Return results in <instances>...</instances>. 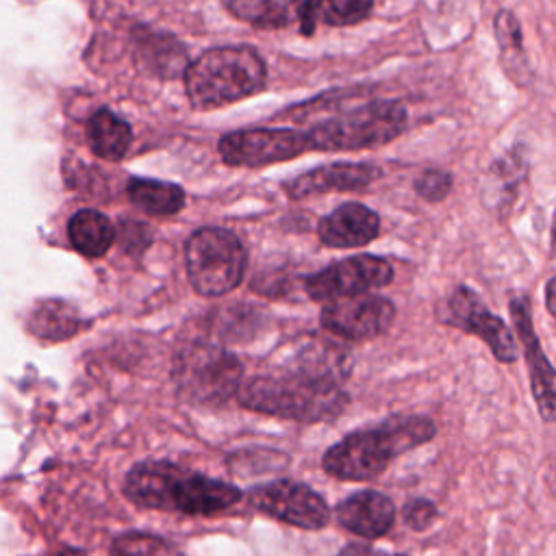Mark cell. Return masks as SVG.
Wrapping results in <instances>:
<instances>
[{
  "label": "cell",
  "mask_w": 556,
  "mask_h": 556,
  "mask_svg": "<svg viewBox=\"0 0 556 556\" xmlns=\"http://www.w3.org/2000/svg\"><path fill=\"white\" fill-rule=\"evenodd\" d=\"M348 374L350 363L332 345L306 348L295 356L293 365L243 380L237 400L243 408L261 415L302 424L330 421L350 402L343 389Z\"/></svg>",
  "instance_id": "cell-1"
},
{
  "label": "cell",
  "mask_w": 556,
  "mask_h": 556,
  "mask_svg": "<svg viewBox=\"0 0 556 556\" xmlns=\"http://www.w3.org/2000/svg\"><path fill=\"white\" fill-rule=\"evenodd\" d=\"M434 434L437 424L428 415H391L332 443L321 456V469L343 482H367L384 473L397 456L432 441Z\"/></svg>",
  "instance_id": "cell-2"
},
{
  "label": "cell",
  "mask_w": 556,
  "mask_h": 556,
  "mask_svg": "<svg viewBox=\"0 0 556 556\" xmlns=\"http://www.w3.org/2000/svg\"><path fill=\"white\" fill-rule=\"evenodd\" d=\"M267 65L250 46H222L202 52L185 70V91L195 109H217L265 87Z\"/></svg>",
  "instance_id": "cell-3"
},
{
  "label": "cell",
  "mask_w": 556,
  "mask_h": 556,
  "mask_svg": "<svg viewBox=\"0 0 556 556\" xmlns=\"http://www.w3.org/2000/svg\"><path fill=\"white\" fill-rule=\"evenodd\" d=\"M406 109L395 100H374L313 124L306 132L311 150H363L393 141L406 128Z\"/></svg>",
  "instance_id": "cell-4"
},
{
  "label": "cell",
  "mask_w": 556,
  "mask_h": 556,
  "mask_svg": "<svg viewBox=\"0 0 556 556\" xmlns=\"http://www.w3.org/2000/svg\"><path fill=\"white\" fill-rule=\"evenodd\" d=\"M176 393L193 406H222L243 384L241 361L217 345H191L180 352L172 367Z\"/></svg>",
  "instance_id": "cell-5"
},
{
  "label": "cell",
  "mask_w": 556,
  "mask_h": 556,
  "mask_svg": "<svg viewBox=\"0 0 556 556\" xmlns=\"http://www.w3.org/2000/svg\"><path fill=\"white\" fill-rule=\"evenodd\" d=\"M185 265L193 291L204 298H217L243 280L248 252L235 232L204 226L187 239Z\"/></svg>",
  "instance_id": "cell-6"
},
{
  "label": "cell",
  "mask_w": 556,
  "mask_h": 556,
  "mask_svg": "<svg viewBox=\"0 0 556 556\" xmlns=\"http://www.w3.org/2000/svg\"><path fill=\"white\" fill-rule=\"evenodd\" d=\"M252 510L302 530H321L330 523L328 502L308 484L278 478L252 486L245 493Z\"/></svg>",
  "instance_id": "cell-7"
},
{
  "label": "cell",
  "mask_w": 556,
  "mask_h": 556,
  "mask_svg": "<svg viewBox=\"0 0 556 556\" xmlns=\"http://www.w3.org/2000/svg\"><path fill=\"white\" fill-rule=\"evenodd\" d=\"M224 163L235 167H265L280 161H291L306 150L308 137L293 128H248L222 135L217 143Z\"/></svg>",
  "instance_id": "cell-8"
},
{
  "label": "cell",
  "mask_w": 556,
  "mask_h": 556,
  "mask_svg": "<svg viewBox=\"0 0 556 556\" xmlns=\"http://www.w3.org/2000/svg\"><path fill=\"white\" fill-rule=\"evenodd\" d=\"M393 280V267L387 258L358 254L330 263L321 271L306 278V293L319 302L363 295Z\"/></svg>",
  "instance_id": "cell-9"
},
{
  "label": "cell",
  "mask_w": 556,
  "mask_h": 556,
  "mask_svg": "<svg viewBox=\"0 0 556 556\" xmlns=\"http://www.w3.org/2000/svg\"><path fill=\"white\" fill-rule=\"evenodd\" d=\"M395 319V306L380 295H352L326 302L319 324L326 332L345 341H369L384 334Z\"/></svg>",
  "instance_id": "cell-10"
},
{
  "label": "cell",
  "mask_w": 556,
  "mask_h": 556,
  "mask_svg": "<svg viewBox=\"0 0 556 556\" xmlns=\"http://www.w3.org/2000/svg\"><path fill=\"white\" fill-rule=\"evenodd\" d=\"M445 324H452L469 334L480 337L500 363H515L519 356L517 341L508 326L484 306L476 291H471L465 285L452 291L447 300Z\"/></svg>",
  "instance_id": "cell-11"
},
{
  "label": "cell",
  "mask_w": 556,
  "mask_h": 556,
  "mask_svg": "<svg viewBox=\"0 0 556 556\" xmlns=\"http://www.w3.org/2000/svg\"><path fill=\"white\" fill-rule=\"evenodd\" d=\"M510 315L517 328V337L523 345L528 374H530V389H532V397L536 402L539 415L543 421L554 424L556 421V369L541 350L539 337L532 326V313H530L528 300L521 295L510 298Z\"/></svg>",
  "instance_id": "cell-12"
},
{
  "label": "cell",
  "mask_w": 556,
  "mask_h": 556,
  "mask_svg": "<svg viewBox=\"0 0 556 556\" xmlns=\"http://www.w3.org/2000/svg\"><path fill=\"white\" fill-rule=\"evenodd\" d=\"M241 497V489L232 482L180 469L172 491V513L189 517H211L235 506Z\"/></svg>",
  "instance_id": "cell-13"
},
{
  "label": "cell",
  "mask_w": 556,
  "mask_h": 556,
  "mask_svg": "<svg viewBox=\"0 0 556 556\" xmlns=\"http://www.w3.org/2000/svg\"><path fill=\"white\" fill-rule=\"evenodd\" d=\"M382 176V169L371 163H330L298 174L285 182L291 200H304L328 191H361Z\"/></svg>",
  "instance_id": "cell-14"
},
{
  "label": "cell",
  "mask_w": 556,
  "mask_h": 556,
  "mask_svg": "<svg viewBox=\"0 0 556 556\" xmlns=\"http://www.w3.org/2000/svg\"><path fill=\"white\" fill-rule=\"evenodd\" d=\"M395 504L389 495L374 491V489H361L348 497H343L334 506V517L339 526L354 536L361 539H380L387 532H391L395 523Z\"/></svg>",
  "instance_id": "cell-15"
},
{
  "label": "cell",
  "mask_w": 556,
  "mask_h": 556,
  "mask_svg": "<svg viewBox=\"0 0 556 556\" xmlns=\"http://www.w3.org/2000/svg\"><path fill=\"white\" fill-rule=\"evenodd\" d=\"M180 469L172 460H139L126 471L122 493L135 506L172 513V491Z\"/></svg>",
  "instance_id": "cell-16"
},
{
  "label": "cell",
  "mask_w": 556,
  "mask_h": 556,
  "mask_svg": "<svg viewBox=\"0 0 556 556\" xmlns=\"http://www.w3.org/2000/svg\"><path fill=\"white\" fill-rule=\"evenodd\" d=\"M317 232L330 248H361L378 237L380 217L365 204L348 202L321 217Z\"/></svg>",
  "instance_id": "cell-17"
},
{
  "label": "cell",
  "mask_w": 556,
  "mask_h": 556,
  "mask_svg": "<svg viewBox=\"0 0 556 556\" xmlns=\"http://www.w3.org/2000/svg\"><path fill=\"white\" fill-rule=\"evenodd\" d=\"M87 326L80 311L61 298L37 300L26 315V330L41 341H67Z\"/></svg>",
  "instance_id": "cell-18"
},
{
  "label": "cell",
  "mask_w": 556,
  "mask_h": 556,
  "mask_svg": "<svg viewBox=\"0 0 556 556\" xmlns=\"http://www.w3.org/2000/svg\"><path fill=\"white\" fill-rule=\"evenodd\" d=\"M374 0H302L298 24L302 35H313L317 24L352 26L369 17Z\"/></svg>",
  "instance_id": "cell-19"
},
{
  "label": "cell",
  "mask_w": 556,
  "mask_h": 556,
  "mask_svg": "<svg viewBox=\"0 0 556 556\" xmlns=\"http://www.w3.org/2000/svg\"><path fill=\"white\" fill-rule=\"evenodd\" d=\"M67 237L76 252L89 258H100L115 241V226L104 213L80 208L67 222Z\"/></svg>",
  "instance_id": "cell-20"
},
{
  "label": "cell",
  "mask_w": 556,
  "mask_h": 556,
  "mask_svg": "<svg viewBox=\"0 0 556 556\" xmlns=\"http://www.w3.org/2000/svg\"><path fill=\"white\" fill-rule=\"evenodd\" d=\"M87 143L91 152L104 161H122L132 143L128 122L109 109L96 111L87 122Z\"/></svg>",
  "instance_id": "cell-21"
},
{
  "label": "cell",
  "mask_w": 556,
  "mask_h": 556,
  "mask_svg": "<svg viewBox=\"0 0 556 556\" xmlns=\"http://www.w3.org/2000/svg\"><path fill=\"white\" fill-rule=\"evenodd\" d=\"M222 4L254 28H285L298 20L302 0H222Z\"/></svg>",
  "instance_id": "cell-22"
},
{
  "label": "cell",
  "mask_w": 556,
  "mask_h": 556,
  "mask_svg": "<svg viewBox=\"0 0 556 556\" xmlns=\"http://www.w3.org/2000/svg\"><path fill=\"white\" fill-rule=\"evenodd\" d=\"M126 193L137 208L156 217L176 215L185 206V191L178 185L165 180L130 178Z\"/></svg>",
  "instance_id": "cell-23"
},
{
  "label": "cell",
  "mask_w": 556,
  "mask_h": 556,
  "mask_svg": "<svg viewBox=\"0 0 556 556\" xmlns=\"http://www.w3.org/2000/svg\"><path fill=\"white\" fill-rule=\"evenodd\" d=\"M493 28H495V37H497L500 54H502V65H504L506 74L517 85H526L530 80L532 72H530L528 56H526V50H523L521 26H519L517 15L508 9H502L493 20Z\"/></svg>",
  "instance_id": "cell-24"
},
{
  "label": "cell",
  "mask_w": 556,
  "mask_h": 556,
  "mask_svg": "<svg viewBox=\"0 0 556 556\" xmlns=\"http://www.w3.org/2000/svg\"><path fill=\"white\" fill-rule=\"evenodd\" d=\"M109 554L111 556H185L174 541L161 534L143 532V530H126L117 534L109 545Z\"/></svg>",
  "instance_id": "cell-25"
},
{
  "label": "cell",
  "mask_w": 556,
  "mask_h": 556,
  "mask_svg": "<svg viewBox=\"0 0 556 556\" xmlns=\"http://www.w3.org/2000/svg\"><path fill=\"white\" fill-rule=\"evenodd\" d=\"M437 517H439V508L428 497H410L402 506V521L406 528L415 532L428 530L437 521Z\"/></svg>",
  "instance_id": "cell-26"
},
{
  "label": "cell",
  "mask_w": 556,
  "mask_h": 556,
  "mask_svg": "<svg viewBox=\"0 0 556 556\" xmlns=\"http://www.w3.org/2000/svg\"><path fill=\"white\" fill-rule=\"evenodd\" d=\"M415 191L428 202H439L452 191V176L443 169H426L415 180Z\"/></svg>",
  "instance_id": "cell-27"
},
{
  "label": "cell",
  "mask_w": 556,
  "mask_h": 556,
  "mask_svg": "<svg viewBox=\"0 0 556 556\" xmlns=\"http://www.w3.org/2000/svg\"><path fill=\"white\" fill-rule=\"evenodd\" d=\"M337 556H380V549L356 541V543H348L345 547H341Z\"/></svg>",
  "instance_id": "cell-28"
},
{
  "label": "cell",
  "mask_w": 556,
  "mask_h": 556,
  "mask_svg": "<svg viewBox=\"0 0 556 556\" xmlns=\"http://www.w3.org/2000/svg\"><path fill=\"white\" fill-rule=\"evenodd\" d=\"M545 306L552 313V317L556 319V276L549 278L545 285Z\"/></svg>",
  "instance_id": "cell-29"
},
{
  "label": "cell",
  "mask_w": 556,
  "mask_h": 556,
  "mask_svg": "<svg viewBox=\"0 0 556 556\" xmlns=\"http://www.w3.org/2000/svg\"><path fill=\"white\" fill-rule=\"evenodd\" d=\"M50 556H89V554L85 549H78V547H61Z\"/></svg>",
  "instance_id": "cell-30"
},
{
  "label": "cell",
  "mask_w": 556,
  "mask_h": 556,
  "mask_svg": "<svg viewBox=\"0 0 556 556\" xmlns=\"http://www.w3.org/2000/svg\"><path fill=\"white\" fill-rule=\"evenodd\" d=\"M552 250L556 252V215H554V224H552Z\"/></svg>",
  "instance_id": "cell-31"
},
{
  "label": "cell",
  "mask_w": 556,
  "mask_h": 556,
  "mask_svg": "<svg viewBox=\"0 0 556 556\" xmlns=\"http://www.w3.org/2000/svg\"><path fill=\"white\" fill-rule=\"evenodd\" d=\"M380 556H406V554H387V552H380Z\"/></svg>",
  "instance_id": "cell-32"
}]
</instances>
